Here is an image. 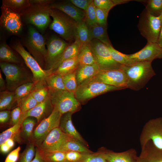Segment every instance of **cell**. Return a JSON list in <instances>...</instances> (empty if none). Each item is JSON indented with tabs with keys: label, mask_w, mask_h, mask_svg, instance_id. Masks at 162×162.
I'll return each mask as SVG.
<instances>
[{
	"label": "cell",
	"mask_w": 162,
	"mask_h": 162,
	"mask_svg": "<svg viewBox=\"0 0 162 162\" xmlns=\"http://www.w3.org/2000/svg\"><path fill=\"white\" fill-rule=\"evenodd\" d=\"M121 68L127 77V88L136 91L143 88L156 75L150 62H136L130 66L122 65Z\"/></svg>",
	"instance_id": "6da1fadb"
},
{
	"label": "cell",
	"mask_w": 162,
	"mask_h": 162,
	"mask_svg": "<svg viewBox=\"0 0 162 162\" xmlns=\"http://www.w3.org/2000/svg\"><path fill=\"white\" fill-rule=\"evenodd\" d=\"M50 13L53 19L49 26L50 28L64 40L70 42L74 41L77 23L60 10L51 8Z\"/></svg>",
	"instance_id": "7a4b0ae2"
},
{
	"label": "cell",
	"mask_w": 162,
	"mask_h": 162,
	"mask_svg": "<svg viewBox=\"0 0 162 162\" xmlns=\"http://www.w3.org/2000/svg\"><path fill=\"white\" fill-rule=\"evenodd\" d=\"M28 28L27 35L21 44L42 68H45L47 54L46 40L34 26L29 25Z\"/></svg>",
	"instance_id": "3957f363"
},
{
	"label": "cell",
	"mask_w": 162,
	"mask_h": 162,
	"mask_svg": "<svg viewBox=\"0 0 162 162\" xmlns=\"http://www.w3.org/2000/svg\"><path fill=\"white\" fill-rule=\"evenodd\" d=\"M124 89L98 82L91 78L78 86L75 94L81 104H83L100 94Z\"/></svg>",
	"instance_id": "277c9868"
},
{
	"label": "cell",
	"mask_w": 162,
	"mask_h": 162,
	"mask_svg": "<svg viewBox=\"0 0 162 162\" xmlns=\"http://www.w3.org/2000/svg\"><path fill=\"white\" fill-rule=\"evenodd\" d=\"M49 96L53 106L62 114L68 112L74 113L81 108V104L75 94L66 90L49 89Z\"/></svg>",
	"instance_id": "5b68a950"
},
{
	"label": "cell",
	"mask_w": 162,
	"mask_h": 162,
	"mask_svg": "<svg viewBox=\"0 0 162 162\" xmlns=\"http://www.w3.org/2000/svg\"><path fill=\"white\" fill-rule=\"evenodd\" d=\"M137 26L141 34L147 42L157 43L162 26V14L155 16L145 9L141 14Z\"/></svg>",
	"instance_id": "8992f818"
},
{
	"label": "cell",
	"mask_w": 162,
	"mask_h": 162,
	"mask_svg": "<svg viewBox=\"0 0 162 162\" xmlns=\"http://www.w3.org/2000/svg\"><path fill=\"white\" fill-rule=\"evenodd\" d=\"M0 67L5 77L6 88L8 90L14 91L21 85L31 81L26 69L22 65L0 62Z\"/></svg>",
	"instance_id": "52a82bcc"
},
{
	"label": "cell",
	"mask_w": 162,
	"mask_h": 162,
	"mask_svg": "<svg viewBox=\"0 0 162 162\" xmlns=\"http://www.w3.org/2000/svg\"><path fill=\"white\" fill-rule=\"evenodd\" d=\"M50 9V6L31 4L30 6L21 14L22 19L26 23L44 31L51 23Z\"/></svg>",
	"instance_id": "ba28073f"
},
{
	"label": "cell",
	"mask_w": 162,
	"mask_h": 162,
	"mask_svg": "<svg viewBox=\"0 0 162 162\" xmlns=\"http://www.w3.org/2000/svg\"><path fill=\"white\" fill-rule=\"evenodd\" d=\"M12 47L21 56L27 66L32 72L33 82L35 84L45 82L46 78L49 75L48 70L42 68L19 41L15 42Z\"/></svg>",
	"instance_id": "9c48e42d"
},
{
	"label": "cell",
	"mask_w": 162,
	"mask_h": 162,
	"mask_svg": "<svg viewBox=\"0 0 162 162\" xmlns=\"http://www.w3.org/2000/svg\"><path fill=\"white\" fill-rule=\"evenodd\" d=\"M90 44L100 70H109L121 68L122 65L113 59L107 45L96 39L92 40Z\"/></svg>",
	"instance_id": "30bf717a"
},
{
	"label": "cell",
	"mask_w": 162,
	"mask_h": 162,
	"mask_svg": "<svg viewBox=\"0 0 162 162\" xmlns=\"http://www.w3.org/2000/svg\"><path fill=\"white\" fill-rule=\"evenodd\" d=\"M62 114L56 108L47 117L41 121L34 130L32 138L39 146L47 135L54 129L59 127Z\"/></svg>",
	"instance_id": "8fae6325"
},
{
	"label": "cell",
	"mask_w": 162,
	"mask_h": 162,
	"mask_svg": "<svg viewBox=\"0 0 162 162\" xmlns=\"http://www.w3.org/2000/svg\"><path fill=\"white\" fill-rule=\"evenodd\" d=\"M149 140L162 149V117L148 120L143 127L140 137L141 146Z\"/></svg>",
	"instance_id": "7c38bea8"
},
{
	"label": "cell",
	"mask_w": 162,
	"mask_h": 162,
	"mask_svg": "<svg viewBox=\"0 0 162 162\" xmlns=\"http://www.w3.org/2000/svg\"><path fill=\"white\" fill-rule=\"evenodd\" d=\"M1 8V27L11 34L18 35L20 34L22 29L20 14L2 5Z\"/></svg>",
	"instance_id": "4fadbf2b"
},
{
	"label": "cell",
	"mask_w": 162,
	"mask_h": 162,
	"mask_svg": "<svg viewBox=\"0 0 162 162\" xmlns=\"http://www.w3.org/2000/svg\"><path fill=\"white\" fill-rule=\"evenodd\" d=\"M91 78L94 80L109 85L127 88V77L121 68L109 70H100L97 75Z\"/></svg>",
	"instance_id": "5bb4252c"
},
{
	"label": "cell",
	"mask_w": 162,
	"mask_h": 162,
	"mask_svg": "<svg viewBox=\"0 0 162 162\" xmlns=\"http://www.w3.org/2000/svg\"><path fill=\"white\" fill-rule=\"evenodd\" d=\"M69 44L65 40L53 36L46 41L47 54L45 70L50 69L61 56Z\"/></svg>",
	"instance_id": "9a60e30c"
},
{
	"label": "cell",
	"mask_w": 162,
	"mask_h": 162,
	"mask_svg": "<svg viewBox=\"0 0 162 162\" xmlns=\"http://www.w3.org/2000/svg\"><path fill=\"white\" fill-rule=\"evenodd\" d=\"M128 57L134 62H152L154 60L162 58V48L157 43L147 42L146 44L139 51Z\"/></svg>",
	"instance_id": "2e32d148"
},
{
	"label": "cell",
	"mask_w": 162,
	"mask_h": 162,
	"mask_svg": "<svg viewBox=\"0 0 162 162\" xmlns=\"http://www.w3.org/2000/svg\"><path fill=\"white\" fill-rule=\"evenodd\" d=\"M68 136L58 127L52 130L39 146L43 152L59 151Z\"/></svg>",
	"instance_id": "e0dca14e"
},
{
	"label": "cell",
	"mask_w": 162,
	"mask_h": 162,
	"mask_svg": "<svg viewBox=\"0 0 162 162\" xmlns=\"http://www.w3.org/2000/svg\"><path fill=\"white\" fill-rule=\"evenodd\" d=\"M54 107L49 97L44 101L38 104L36 106L29 111L21 114L19 122H22L28 117H34L39 122L48 117L52 112Z\"/></svg>",
	"instance_id": "ac0fdd59"
},
{
	"label": "cell",
	"mask_w": 162,
	"mask_h": 162,
	"mask_svg": "<svg viewBox=\"0 0 162 162\" xmlns=\"http://www.w3.org/2000/svg\"><path fill=\"white\" fill-rule=\"evenodd\" d=\"M50 7L62 11L77 23L85 20V11L76 7L70 1L56 2L53 1L50 4Z\"/></svg>",
	"instance_id": "d6986e66"
},
{
	"label": "cell",
	"mask_w": 162,
	"mask_h": 162,
	"mask_svg": "<svg viewBox=\"0 0 162 162\" xmlns=\"http://www.w3.org/2000/svg\"><path fill=\"white\" fill-rule=\"evenodd\" d=\"M141 148L136 162H162V149L156 147L151 140Z\"/></svg>",
	"instance_id": "ffe728a7"
},
{
	"label": "cell",
	"mask_w": 162,
	"mask_h": 162,
	"mask_svg": "<svg viewBox=\"0 0 162 162\" xmlns=\"http://www.w3.org/2000/svg\"><path fill=\"white\" fill-rule=\"evenodd\" d=\"M73 113L68 112L63 114L61 117L59 128L66 135L87 146L85 141L77 131L73 124L72 115Z\"/></svg>",
	"instance_id": "44dd1931"
},
{
	"label": "cell",
	"mask_w": 162,
	"mask_h": 162,
	"mask_svg": "<svg viewBox=\"0 0 162 162\" xmlns=\"http://www.w3.org/2000/svg\"><path fill=\"white\" fill-rule=\"evenodd\" d=\"M103 151L107 162H136L138 157L134 148L120 152L105 150Z\"/></svg>",
	"instance_id": "7402d4cb"
},
{
	"label": "cell",
	"mask_w": 162,
	"mask_h": 162,
	"mask_svg": "<svg viewBox=\"0 0 162 162\" xmlns=\"http://www.w3.org/2000/svg\"><path fill=\"white\" fill-rule=\"evenodd\" d=\"M82 46L76 40L69 44L59 58L50 69L47 70L50 75L54 72L63 62L77 56Z\"/></svg>",
	"instance_id": "603a6c76"
},
{
	"label": "cell",
	"mask_w": 162,
	"mask_h": 162,
	"mask_svg": "<svg viewBox=\"0 0 162 162\" xmlns=\"http://www.w3.org/2000/svg\"><path fill=\"white\" fill-rule=\"evenodd\" d=\"M100 70L97 64L91 65H79L76 72L78 86L86 80L97 75Z\"/></svg>",
	"instance_id": "cb8c5ba5"
},
{
	"label": "cell",
	"mask_w": 162,
	"mask_h": 162,
	"mask_svg": "<svg viewBox=\"0 0 162 162\" xmlns=\"http://www.w3.org/2000/svg\"><path fill=\"white\" fill-rule=\"evenodd\" d=\"M16 52L5 42L0 45V62H7L22 65V62Z\"/></svg>",
	"instance_id": "d4e9b609"
},
{
	"label": "cell",
	"mask_w": 162,
	"mask_h": 162,
	"mask_svg": "<svg viewBox=\"0 0 162 162\" xmlns=\"http://www.w3.org/2000/svg\"><path fill=\"white\" fill-rule=\"evenodd\" d=\"M59 151L64 152L76 151L82 154L93 152L80 142L68 136L63 143Z\"/></svg>",
	"instance_id": "484cf974"
},
{
	"label": "cell",
	"mask_w": 162,
	"mask_h": 162,
	"mask_svg": "<svg viewBox=\"0 0 162 162\" xmlns=\"http://www.w3.org/2000/svg\"><path fill=\"white\" fill-rule=\"evenodd\" d=\"M77 57L80 65L97 64L90 43L82 45Z\"/></svg>",
	"instance_id": "4316f807"
},
{
	"label": "cell",
	"mask_w": 162,
	"mask_h": 162,
	"mask_svg": "<svg viewBox=\"0 0 162 162\" xmlns=\"http://www.w3.org/2000/svg\"><path fill=\"white\" fill-rule=\"evenodd\" d=\"M89 27L92 40H98L107 46L112 45L108 35L107 26L97 23Z\"/></svg>",
	"instance_id": "83f0119b"
},
{
	"label": "cell",
	"mask_w": 162,
	"mask_h": 162,
	"mask_svg": "<svg viewBox=\"0 0 162 162\" xmlns=\"http://www.w3.org/2000/svg\"><path fill=\"white\" fill-rule=\"evenodd\" d=\"M92 40L89 27L85 20L77 23L75 40L82 45Z\"/></svg>",
	"instance_id": "f1b7e54d"
},
{
	"label": "cell",
	"mask_w": 162,
	"mask_h": 162,
	"mask_svg": "<svg viewBox=\"0 0 162 162\" xmlns=\"http://www.w3.org/2000/svg\"><path fill=\"white\" fill-rule=\"evenodd\" d=\"M21 124L19 122L0 134V145L8 139H12L18 143L22 142L20 136Z\"/></svg>",
	"instance_id": "f546056e"
},
{
	"label": "cell",
	"mask_w": 162,
	"mask_h": 162,
	"mask_svg": "<svg viewBox=\"0 0 162 162\" xmlns=\"http://www.w3.org/2000/svg\"><path fill=\"white\" fill-rule=\"evenodd\" d=\"M79 65L77 56L63 62L52 74H57L63 76L76 71Z\"/></svg>",
	"instance_id": "4dcf8cb0"
},
{
	"label": "cell",
	"mask_w": 162,
	"mask_h": 162,
	"mask_svg": "<svg viewBox=\"0 0 162 162\" xmlns=\"http://www.w3.org/2000/svg\"><path fill=\"white\" fill-rule=\"evenodd\" d=\"M2 5L22 14L31 5L30 0H3Z\"/></svg>",
	"instance_id": "1f68e13d"
},
{
	"label": "cell",
	"mask_w": 162,
	"mask_h": 162,
	"mask_svg": "<svg viewBox=\"0 0 162 162\" xmlns=\"http://www.w3.org/2000/svg\"><path fill=\"white\" fill-rule=\"evenodd\" d=\"M16 103L14 91L4 90L0 94V110H10Z\"/></svg>",
	"instance_id": "d6a6232c"
},
{
	"label": "cell",
	"mask_w": 162,
	"mask_h": 162,
	"mask_svg": "<svg viewBox=\"0 0 162 162\" xmlns=\"http://www.w3.org/2000/svg\"><path fill=\"white\" fill-rule=\"evenodd\" d=\"M49 88L46 82L35 84L31 94L38 104L41 103L49 97Z\"/></svg>",
	"instance_id": "836d02e7"
},
{
	"label": "cell",
	"mask_w": 162,
	"mask_h": 162,
	"mask_svg": "<svg viewBox=\"0 0 162 162\" xmlns=\"http://www.w3.org/2000/svg\"><path fill=\"white\" fill-rule=\"evenodd\" d=\"M35 85L33 82H28L21 85L15 90L14 92L17 106L30 94Z\"/></svg>",
	"instance_id": "e575fe53"
},
{
	"label": "cell",
	"mask_w": 162,
	"mask_h": 162,
	"mask_svg": "<svg viewBox=\"0 0 162 162\" xmlns=\"http://www.w3.org/2000/svg\"><path fill=\"white\" fill-rule=\"evenodd\" d=\"M107 46L113 59L121 65L130 66L135 62L130 58L128 54L122 53L116 50L113 48L112 45Z\"/></svg>",
	"instance_id": "d590c367"
},
{
	"label": "cell",
	"mask_w": 162,
	"mask_h": 162,
	"mask_svg": "<svg viewBox=\"0 0 162 162\" xmlns=\"http://www.w3.org/2000/svg\"><path fill=\"white\" fill-rule=\"evenodd\" d=\"M45 82L49 89L54 90H66L62 76L56 73L49 75L46 79Z\"/></svg>",
	"instance_id": "8d00e7d4"
},
{
	"label": "cell",
	"mask_w": 162,
	"mask_h": 162,
	"mask_svg": "<svg viewBox=\"0 0 162 162\" xmlns=\"http://www.w3.org/2000/svg\"><path fill=\"white\" fill-rule=\"evenodd\" d=\"M145 4V9L155 16L162 14V0H148L142 1Z\"/></svg>",
	"instance_id": "74e56055"
},
{
	"label": "cell",
	"mask_w": 162,
	"mask_h": 162,
	"mask_svg": "<svg viewBox=\"0 0 162 162\" xmlns=\"http://www.w3.org/2000/svg\"><path fill=\"white\" fill-rule=\"evenodd\" d=\"M76 70L62 76L66 90L74 94L78 87L76 76Z\"/></svg>",
	"instance_id": "f35d334b"
},
{
	"label": "cell",
	"mask_w": 162,
	"mask_h": 162,
	"mask_svg": "<svg viewBox=\"0 0 162 162\" xmlns=\"http://www.w3.org/2000/svg\"><path fill=\"white\" fill-rule=\"evenodd\" d=\"M35 123V121L30 117L26 118L22 122L21 131L24 137L27 139L32 137Z\"/></svg>",
	"instance_id": "ab89813d"
},
{
	"label": "cell",
	"mask_w": 162,
	"mask_h": 162,
	"mask_svg": "<svg viewBox=\"0 0 162 162\" xmlns=\"http://www.w3.org/2000/svg\"><path fill=\"white\" fill-rule=\"evenodd\" d=\"M75 162H107L103 150L96 153L82 154L80 158Z\"/></svg>",
	"instance_id": "60d3db41"
},
{
	"label": "cell",
	"mask_w": 162,
	"mask_h": 162,
	"mask_svg": "<svg viewBox=\"0 0 162 162\" xmlns=\"http://www.w3.org/2000/svg\"><path fill=\"white\" fill-rule=\"evenodd\" d=\"M42 152L45 158L49 162H64L66 161L64 152L61 151Z\"/></svg>",
	"instance_id": "b9f144b4"
},
{
	"label": "cell",
	"mask_w": 162,
	"mask_h": 162,
	"mask_svg": "<svg viewBox=\"0 0 162 162\" xmlns=\"http://www.w3.org/2000/svg\"><path fill=\"white\" fill-rule=\"evenodd\" d=\"M35 152L34 143H30L21 154L19 162H31L35 155Z\"/></svg>",
	"instance_id": "7bdbcfd3"
},
{
	"label": "cell",
	"mask_w": 162,
	"mask_h": 162,
	"mask_svg": "<svg viewBox=\"0 0 162 162\" xmlns=\"http://www.w3.org/2000/svg\"><path fill=\"white\" fill-rule=\"evenodd\" d=\"M85 21L88 26H91L97 23L95 10V6L93 0L90 4L85 12Z\"/></svg>",
	"instance_id": "ee69618b"
},
{
	"label": "cell",
	"mask_w": 162,
	"mask_h": 162,
	"mask_svg": "<svg viewBox=\"0 0 162 162\" xmlns=\"http://www.w3.org/2000/svg\"><path fill=\"white\" fill-rule=\"evenodd\" d=\"M38 104V103L31 93L21 102L18 106L20 107L21 114H22L32 109Z\"/></svg>",
	"instance_id": "f6af8a7d"
},
{
	"label": "cell",
	"mask_w": 162,
	"mask_h": 162,
	"mask_svg": "<svg viewBox=\"0 0 162 162\" xmlns=\"http://www.w3.org/2000/svg\"><path fill=\"white\" fill-rule=\"evenodd\" d=\"M95 10L97 23L107 26V18L109 11L96 7Z\"/></svg>",
	"instance_id": "bcb514c9"
},
{
	"label": "cell",
	"mask_w": 162,
	"mask_h": 162,
	"mask_svg": "<svg viewBox=\"0 0 162 162\" xmlns=\"http://www.w3.org/2000/svg\"><path fill=\"white\" fill-rule=\"evenodd\" d=\"M93 3L95 7L109 11L117 5L115 0H94Z\"/></svg>",
	"instance_id": "7dc6e473"
},
{
	"label": "cell",
	"mask_w": 162,
	"mask_h": 162,
	"mask_svg": "<svg viewBox=\"0 0 162 162\" xmlns=\"http://www.w3.org/2000/svg\"><path fill=\"white\" fill-rule=\"evenodd\" d=\"M21 114L20 107L17 106L11 112L10 123L13 126L19 122Z\"/></svg>",
	"instance_id": "c3c4849f"
},
{
	"label": "cell",
	"mask_w": 162,
	"mask_h": 162,
	"mask_svg": "<svg viewBox=\"0 0 162 162\" xmlns=\"http://www.w3.org/2000/svg\"><path fill=\"white\" fill-rule=\"evenodd\" d=\"M70 2L79 8L86 11L92 0H70Z\"/></svg>",
	"instance_id": "681fc988"
},
{
	"label": "cell",
	"mask_w": 162,
	"mask_h": 162,
	"mask_svg": "<svg viewBox=\"0 0 162 162\" xmlns=\"http://www.w3.org/2000/svg\"><path fill=\"white\" fill-rule=\"evenodd\" d=\"M21 147L19 146L10 152L6 157L4 162H16L19 157Z\"/></svg>",
	"instance_id": "f907efd6"
},
{
	"label": "cell",
	"mask_w": 162,
	"mask_h": 162,
	"mask_svg": "<svg viewBox=\"0 0 162 162\" xmlns=\"http://www.w3.org/2000/svg\"><path fill=\"white\" fill-rule=\"evenodd\" d=\"M65 153L66 160L68 162H75L79 160L82 153L76 151H69Z\"/></svg>",
	"instance_id": "816d5d0a"
},
{
	"label": "cell",
	"mask_w": 162,
	"mask_h": 162,
	"mask_svg": "<svg viewBox=\"0 0 162 162\" xmlns=\"http://www.w3.org/2000/svg\"><path fill=\"white\" fill-rule=\"evenodd\" d=\"M11 118V112L9 110H4L0 112V122L4 124L7 122Z\"/></svg>",
	"instance_id": "f5cc1de1"
},
{
	"label": "cell",
	"mask_w": 162,
	"mask_h": 162,
	"mask_svg": "<svg viewBox=\"0 0 162 162\" xmlns=\"http://www.w3.org/2000/svg\"><path fill=\"white\" fill-rule=\"evenodd\" d=\"M31 162H49L44 157L42 152L38 148L36 149L35 157Z\"/></svg>",
	"instance_id": "db71d44e"
},
{
	"label": "cell",
	"mask_w": 162,
	"mask_h": 162,
	"mask_svg": "<svg viewBox=\"0 0 162 162\" xmlns=\"http://www.w3.org/2000/svg\"><path fill=\"white\" fill-rule=\"evenodd\" d=\"M30 2L32 4L43 6H50L53 2L50 0H30Z\"/></svg>",
	"instance_id": "11a10c76"
},
{
	"label": "cell",
	"mask_w": 162,
	"mask_h": 162,
	"mask_svg": "<svg viewBox=\"0 0 162 162\" xmlns=\"http://www.w3.org/2000/svg\"><path fill=\"white\" fill-rule=\"evenodd\" d=\"M0 146L1 152L3 153H7L11 149L5 142L0 145Z\"/></svg>",
	"instance_id": "9f6ffc18"
},
{
	"label": "cell",
	"mask_w": 162,
	"mask_h": 162,
	"mask_svg": "<svg viewBox=\"0 0 162 162\" xmlns=\"http://www.w3.org/2000/svg\"><path fill=\"white\" fill-rule=\"evenodd\" d=\"M6 84H5V81L3 78L2 75L1 73V71L0 72V89L1 91L5 90L6 88Z\"/></svg>",
	"instance_id": "6f0895ef"
},
{
	"label": "cell",
	"mask_w": 162,
	"mask_h": 162,
	"mask_svg": "<svg viewBox=\"0 0 162 162\" xmlns=\"http://www.w3.org/2000/svg\"><path fill=\"white\" fill-rule=\"evenodd\" d=\"M5 142L11 149L14 145V141L12 139H8Z\"/></svg>",
	"instance_id": "680465c9"
},
{
	"label": "cell",
	"mask_w": 162,
	"mask_h": 162,
	"mask_svg": "<svg viewBox=\"0 0 162 162\" xmlns=\"http://www.w3.org/2000/svg\"><path fill=\"white\" fill-rule=\"evenodd\" d=\"M157 43L162 48V26L159 33Z\"/></svg>",
	"instance_id": "91938a15"
},
{
	"label": "cell",
	"mask_w": 162,
	"mask_h": 162,
	"mask_svg": "<svg viewBox=\"0 0 162 162\" xmlns=\"http://www.w3.org/2000/svg\"><path fill=\"white\" fill-rule=\"evenodd\" d=\"M68 162V161H65V162Z\"/></svg>",
	"instance_id": "94428289"
}]
</instances>
